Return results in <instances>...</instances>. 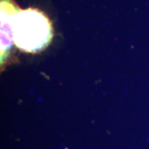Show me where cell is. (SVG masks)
Returning a JSON list of instances; mask_svg holds the SVG:
<instances>
[{
    "label": "cell",
    "mask_w": 149,
    "mask_h": 149,
    "mask_svg": "<svg viewBox=\"0 0 149 149\" xmlns=\"http://www.w3.org/2000/svg\"><path fill=\"white\" fill-rule=\"evenodd\" d=\"M13 43L21 51L36 53L51 41L53 32L48 18L36 8L13 11L11 17Z\"/></svg>",
    "instance_id": "obj_1"
}]
</instances>
